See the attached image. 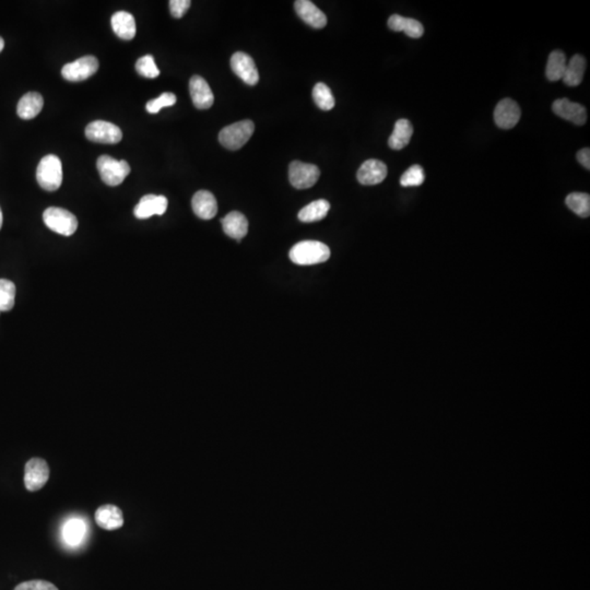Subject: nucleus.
<instances>
[{
    "label": "nucleus",
    "mask_w": 590,
    "mask_h": 590,
    "mask_svg": "<svg viewBox=\"0 0 590 590\" xmlns=\"http://www.w3.org/2000/svg\"><path fill=\"white\" fill-rule=\"evenodd\" d=\"M387 177V167L379 160H367L357 171V179L362 185H377Z\"/></svg>",
    "instance_id": "14"
},
{
    "label": "nucleus",
    "mask_w": 590,
    "mask_h": 590,
    "mask_svg": "<svg viewBox=\"0 0 590 590\" xmlns=\"http://www.w3.org/2000/svg\"><path fill=\"white\" fill-rule=\"evenodd\" d=\"M94 518L99 527L105 530H117V529L122 528L124 525V515H123L122 509L112 504L102 505L99 507Z\"/></svg>",
    "instance_id": "17"
},
{
    "label": "nucleus",
    "mask_w": 590,
    "mask_h": 590,
    "mask_svg": "<svg viewBox=\"0 0 590 590\" xmlns=\"http://www.w3.org/2000/svg\"><path fill=\"white\" fill-rule=\"evenodd\" d=\"M43 220L48 229L62 235H72L78 229V220L74 214L62 208H48L44 211Z\"/></svg>",
    "instance_id": "5"
},
{
    "label": "nucleus",
    "mask_w": 590,
    "mask_h": 590,
    "mask_svg": "<svg viewBox=\"0 0 590 590\" xmlns=\"http://www.w3.org/2000/svg\"><path fill=\"white\" fill-rule=\"evenodd\" d=\"M313 100L315 104L323 111H330L335 107V98H333V92H331L329 87L323 82H319L313 89Z\"/></svg>",
    "instance_id": "28"
},
{
    "label": "nucleus",
    "mask_w": 590,
    "mask_h": 590,
    "mask_svg": "<svg viewBox=\"0 0 590 590\" xmlns=\"http://www.w3.org/2000/svg\"><path fill=\"white\" fill-rule=\"evenodd\" d=\"M136 70L140 76L145 77V78H157L160 74L155 58L151 55L139 58L138 62H136Z\"/></svg>",
    "instance_id": "32"
},
{
    "label": "nucleus",
    "mask_w": 590,
    "mask_h": 590,
    "mask_svg": "<svg viewBox=\"0 0 590 590\" xmlns=\"http://www.w3.org/2000/svg\"><path fill=\"white\" fill-rule=\"evenodd\" d=\"M99 69V60L94 56H84L62 67V74L67 82H80L92 77Z\"/></svg>",
    "instance_id": "8"
},
{
    "label": "nucleus",
    "mask_w": 590,
    "mask_h": 590,
    "mask_svg": "<svg viewBox=\"0 0 590 590\" xmlns=\"http://www.w3.org/2000/svg\"><path fill=\"white\" fill-rule=\"evenodd\" d=\"M321 171L314 165L293 161L289 167V179L296 189H311L318 181Z\"/></svg>",
    "instance_id": "6"
},
{
    "label": "nucleus",
    "mask_w": 590,
    "mask_h": 590,
    "mask_svg": "<svg viewBox=\"0 0 590 590\" xmlns=\"http://www.w3.org/2000/svg\"><path fill=\"white\" fill-rule=\"evenodd\" d=\"M96 167L102 181L112 187L121 185L130 173V167L125 160L118 161L110 155H101Z\"/></svg>",
    "instance_id": "4"
},
{
    "label": "nucleus",
    "mask_w": 590,
    "mask_h": 590,
    "mask_svg": "<svg viewBox=\"0 0 590 590\" xmlns=\"http://www.w3.org/2000/svg\"><path fill=\"white\" fill-rule=\"evenodd\" d=\"M289 256L299 266H312L327 262L330 257V250L318 240H303L291 248Z\"/></svg>",
    "instance_id": "1"
},
{
    "label": "nucleus",
    "mask_w": 590,
    "mask_h": 590,
    "mask_svg": "<svg viewBox=\"0 0 590 590\" xmlns=\"http://www.w3.org/2000/svg\"><path fill=\"white\" fill-rule=\"evenodd\" d=\"M84 533H86V526H84V521L80 519H72L65 526L64 538L67 543L76 545L82 542Z\"/></svg>",
    "instance_id": "30"
},
{
    "label": "nucleus",
    "mask_w": 590,
    "mask_h": 590,
    "mask_svg": "<svg viewBox=\"0 0 590 590\" xmlns=\"http://www.w3.org/2000/svg\"><path fill=\"white\" fill-rule=\"evenodd\" d=\"M167 205L169 201L165 196H143L138 205L135 207V217L143 220L151 218L155 214L162 216L167 211Z\"/></svg>",
    "instance_id": "15"
},
{
    "label": "nucleus",
    "mask_w": 590,
    "mask_h": 590,
    "mask_svg": "<svg viewBox=\"0 0 590 590\" xmlns=\"http://www.w3.org/2000/svg\"><path fill=\"white\" fill-rule=\"evenodd\" d=\"M191 1L189 0H171L169 1V11L174 18H182L185 15L186 11L191 7Z\"/></svg>",
    "instance_id": "35"
},
{
    "label": "nucleus",
    "mask_w": 590,
    "mask_h": 590,
    "mask_svg": "<svg viewBox=\"0 0 590 590\" xmlns=\"http://www.w3.org/2000/svg\"><path fill=\"white\" fill-rule=\"evenodd\" d=\"M552 111L561 118L569 121L577 126H583L587 122V112L585 107L579 103L571 102L569 99H560L552 104Z\"/></svg>",
    "instance_id": "12"
},
{
    "label": "nucleus",
    "mask_w": 590,
    "mask_h": 590,
    "mask_svg": "<svg viewBox=\"0 0 590 590\" xmlns=\"http://www.w3.org/2000/svg\"><path fill=\"white\" fill-rule=\"evenodd\" d=\"M586 70V60L581 55H575L569 60L565 70L563 82L569 87H577L583 82Z\"/></svg>",
    "instance_id": "26"
},
{
    "label": "nucleus",
    "mask_w": 590,
    "mask_h": 590,
    "mask_svg": "<svg viewBox=\"0 0 590 590\" xmlns=\"http://www.w3.org/2000/svg\"><path fill=\"white\" fill-rule=\"evenodd\" d=\"M576 159L583 165L585 169H590V150L589 148H584L576 155Z\"/></svg>",
    "instance_id": "36"
},
{
    "label": "nucleus",
    "mask_w": 590,
    "mask_h": 590,
    "mask_svg": "<svg viewBox=\"0 0 590 590\" xmlns=\"http://www.w3.org/2000/svg\"><path fill=\"white\" fill-rule=\"evenodd\" d=\"M567 66V56H565L564 52L562 50H553L549 55L547 69H545L547 80L552 82L562 80L564 77Z\"/></svg>",
    "instance_id": "25"
},
{
    "label": "nucleus",
    "mask_w": 590,
    "mask_h": 590,
    "mask_svg": "<svg viewBox=\"0 0 590 590\" xmlns=\"http://www.w3.org/2000/svg\"><path fill=\"white\" fill-rule=\"evenodd\" d=\"M36 179L38 185L45 191H57L62 183V165L60 157L54 155L44 157L38 163Z\"/></svg>",
    "instance_id": "2"
},
{
    "label": "nucleus",
    "mask_w": 590,
    "mask_h": 590,
    "mask_svg": "<svg viewBox=\"0 0 590 590\" xmlns=\"http://www.w3.org/2000/svg\"><path fill=\"white\" fill-rule=\"evenodd\" d=\"M413 135V126L408 119L401 118L395 124L391 136L389 137L388 145L394 150H401L409 145Z\"/></svg>",
    "instance_id": "23"
},
{
    "label": "nucleus",
    "mask_w": 590,
    "mask_h": 590,
    "mask_svg": "<svg viewBox=\"0 0 590 590\" xmlns=\"http://www.w3.org/2000/svg\"><path fill=\"white\" fill-rule=\"evenodd\" d=\"M224 233L233 240H240L248 232V221L243 213L232 211L221 219Z\"/></svg>",
    "instance_id": "19"
},
{
    "label": "nucleus",
    "mask_w": 590,
    "mask_h": 590,
    "mask_svg": "<svg viewBox=\"0 0 590 590\" xmlns=\"http://www.w3.org/2000/svg\"><path fill=\"white\" fill-rule=\"evenodd\" d=\"M50 479V467L43 458H32L24 468V486L30 492L41 490Z\"/></svg>",
    "instance_id": "7"
},
{
    "label": "nucleus",
    "mask_w": 590,
    "mask_h": 590,
    "mask_svg": "<svg viewBox=\"0 0 590 590\" xmlns=\"http://www.w3.org/2000/svg\"><path fill=\"white\" fill-rule=\"evenodd\" d=\"M330 209V204L325 199L316 200L310 205L305 206L299 212V220L303 223H313L324 219Z\"/></svg>",
    "instance_id": "24"
},
{
    "label": "nucleus",
    "mask_w": 590,
    "mask_h": 590,
    "mask_svg": "<svg viewBox=\"0 0 590 590\" xmlns=\"http://www.w3.org/2000/svg\"><path fill=\"white\" fill-rule=\"evenodd\" d=\"M16 286L7 279H0V312H9L15 306Z\"/></svg>",
    "instance_id": "29"
},
{
    "label": "nucleus",
    "mask_w": 590,
    "mask_h": 590,
    "mask_svg": "<svg viewBox=\"0 0 590 590\" xmlns=\"http://www.w3.org/2000/svg\"><path fill=\"white\" fill-rule=\"evenodd\" d=\"M424 179H425V174L422 167L412 165L402 175L400 184L403 187H417L424 183Z\"/></svg>",
    "instance_id": "31"
},
{
    "label": "nucleus",
    "mask_w": 590,
    "mask_h": 590,
    "mask_svg": "<svg viewBox=\"0 0 590 590\" xmlns=\"http://www.w3.org/2000/svg\"><path fill=\"white\" fill-rule=\"evenodd\" d=\"M567 207L581 218H588L590 214V196L585 193L569 194L565 200Z\"/></svg>",
    "instance_id": "27"
},
{
    "label": "nucleus",
    "mask_w": 590,
    "mask_h": 590,
    "mask_svg": "<svg viewBox=\"0 0 590 590\" xmlns=\"http://www.w3.org/2000/svg\"><path fill=\"white\" fill-rule=\"evenodd\" d=\"M255 125L252 121H242L224 127L219 133V141L224 148L235 151L243 147L254 133Z\"/></svg>",
    "instance_id": "3"
},
{
    "label": "nucleus",
    "mask_w": 590,
    "mask_h": 590,
    "mask_svg": "<svg viewBox=\"0 0 590 590\" xmlns=\"http://www.w3.org/2000/svg\"><path fill=\"white\" fill-rule=\"evenodd\" d=\"M191 207L200 219L210 220L216 217L218 204L216 197L208 191H199L194 195Z\"/></svg>",
    "instance_id": "18"
},
{
    "label": "nucleus",
    "mask_w": 590,
    "mask_h": 590,
    "mask_svg": "<svg viewBox=\"0 0 590 590\" xmlns=\"http://www.w3.org/2000/svg\"><path fill=\"white\" fill-rule=\"evenodd\" d=\"M86 137L92 143L115 145L122 140L123 133L119 127L112 123L96 121L87 126Z\"/></svg>",
    "instance_id": "9"
},
{
    "label": "nucleus",
    "mask_w": 590,
    "mask_h": 590,
    "mask_svg": "<svg viewBox=\"0 0 590 590\" xmlns=\"http://www.w3.org/2000/svg\"><path fill=\"white\" fill-rule=\"evenodd\" d=\"M113 31L118 38L130 41L136 36V20L129 12L118 11L112 17Z\"/></svg>",
    "instance_id": "20"
},
{
    "label": "nucleus",
    "mask_w": 590,
    "mask_h": 590,
    "mask_svg": "<svg viewBox=\"0 0 590 590\" xmlns=\"http://www.w3.org/2000/svg\"><path fill=\"white\" fill-rule=\"evenodd\" d=\"M294 9L299 17L314 29H323L327 24V17L316 5L308 0H298Z\"/></svg>",
    "instance_id": "16"
},
{
    "label": "nucleus",
    "mask_w": 590,
    "mask_h": 590,
    "mask_svg": "<svg viewBox=\"0 0 590 590\" xmlns=\"http://www.w3.org/2000/svg\"><path fill=\"white\" fill-rule=\"evenodd\" d=\"M189 92H191L194 105L198 110H208L213 105V93L203 77L194 76L191 79Z\"/></svg>",
    "instance_id": "13"
},
{
    "label": "nucleus",
    "mask_w": 590,
    "mask_h": 590,
    "mask_svg": "<svg viewBox=\"0 0 590 590\" xmlns=\"http://www.w3.org/2000/svg\"><path fill=\"white\" fill-rule=\"evenodd\" d=\"M3 221H4L3 211H1V209H0V229H1V226H3Z\"/></svg>",
    "instance_id": "38"
},
{
    "label": "nucleus",
    "mask_w": 590,
    "mask_h": 590,
    "mask_svg": "<svg viewBox=\"0 0 590 590\" xmlns=\"http://www.w3.org/2000/svg\"><path fill=\"white\" fill-rule=\"evenodd\" d=\"M388 28L391 31L405 32L411 38H420L424 34L421 22L399 15H393L388 19Z\"/></svg>",
    "instance_id": "21"
},
{
    "label": "nucleus",
    "mask_w": 590,
    "mask_h": 590,
    "mask_svg": "<svg viewBox=\"0 0 590 590\" xmlns=\"http://www.w3.org/2000/svg\"><path fill=\"white\" fill-rule=\"evenodd\" d=\"M15 590H58V588L50 581H30L20 584Z\"/></svg>",
    "instance_id": "34"
},
{
    "label": "nucleus",
    "mask_w": 590,
    "mask_h": 590,
    "mask_svg": "<svg viewBox=\"0 0 590 590\" xmlns=\"http://www.w3.org/2000/svg\"><path fill=\"white\" fill-rule=\"evenodd\" d=\"M4 48H5V41L3 38H0V52H3Z\"/></svg>",
    "instance_id": "37"
},
{
    "label": "nucleus",
    "mask_w": 590,
    "mask_h": 590,
    "mask_svg": "<svg viewBox=\"0 0 590 590\" xmlns=\"http://www.w3.org/2000/svg\"><path fill=\"white\" fill-rule=\"evenodd\" d=\"M521 116V107L512 99H503L495 107V124L500 128H514L518 124Z\"/></svg>",
    "instance_id": "10"
},
{
    "label": "nucleus",
    "mask_w": 590,
    "mask_h": 590,
    "mask_svg": "<svg viewBox=\"0 0 590 590\" xmlns=\"http://www.w3.org/2000/svg\"><path fill=\"white\" fill-rule=\"evenodd\" d=\"M231 68L236 76L240 77L246 84L255 86L260 80L257 67L254 60L243 52H238L232 56Z\"/></svg>",
    "instance_id": "11"
},
{
    "label": "nucleus",
    "mask_w": 590,
    "mask_h": 590,
    "mask_svg": "<svg viewBox=\"0 0 590 590\" xmlns=\"http://www.w3.org/2000/svg\"><path fill=\"white\" fill-rule=\"evenodd\" d=\"M177 103V96L171 92H165L157 99L149 101L145 105L148 112L150 114H157L163 107L172 106Z\"/></svg>",
    "instance_id": "33"
},
{
    "label": "nucleus",
    "mask_w": 590,
    "mask_h": 590,
    "mask_svg": "<svg viewBox=\"0 0 590 590\" xmlns=\"http://www.w3.org/2000/svg\"><path fill=\"white\" fill-rule=\"evenodd\" d=\"M43 96L38 92L26 93L18 103L17 113L22 119H32L38 116L43 108Z\"/></svg>",
    "instance_id": "22"
}]
</instances>
